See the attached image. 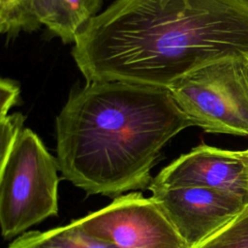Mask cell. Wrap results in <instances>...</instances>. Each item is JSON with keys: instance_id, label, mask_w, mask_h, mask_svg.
<instances>
[{"instance_id": "3", "label": "cell", "mask_w": 248, "mask_h": 248, "mask_svg": "<svg viewBox=\"0 0 248 248\" xmlns=\"http://www.w3.org/2000/svg\"><path fill=\"white\" fill-rule=\"evenodd\" d=\"M0 225L6 239L58 213L57 158L39 136L24 128L0 161Z\"/></svg>"}, {"instance_id": "2", "label": "cell", "mask_w": 248, "mask_h": 248, "mask_svg": "<svg viewBox=\"0 0 248 248\" xmlns=\"http://www.w3.org/2000/svg\"><path fill=\"white\" fill-rule=\"evenodd\" d=\"M191 126L168 88L89 81L71 93L56 117L59 170L88 195L144 190L162 149Z\"/></svg>"}, {"instance_id": "4", "label": "cell", "mask_w": 248, "mask_h": 248, "mask_svg": "<svg viewBox=\"0 0 248 248\" xmlns=\"http://www.w3.org/2000/svg\"><path fill=\"white\" fill-rule=\"evenodd\" d=\"M193 126L204 132L248 136V66L227 57L184 76L168 88Z\"/></svg>"}, {"instance_id": "5", "label": "cell", "mask_w": 248, "mask_h": 248, "mask_svg": "<svg viewBox=\"0 0 248 248\" xmlns=\"http://www.w3.org/2000/svg\"><path fill=\"white\" fill-rule=\"evenodd\" d=\"M78 220L87 232L117 248H188L155 201L140 192L120 195Z\"/></svg>"}, {"instance_id": "9", "label": "cell", "mask_w": 248, "mask_h": 248, "mask_svg": "<svg viewBox=\"0 0 248 248\" xmlns=\"http://www.w3.org/2000/svg\"><path fill=\"white\" fill-rule=\"evenodd\" d=\"M7 248H117L110 242L87 232L79 220L45 232L20 234Z\"/></svg>"}, {"instance_id": "8", "label": "cell", "mask_w": 248, "mask_h": 248, "mask_svg": "<svg viewBox=\"0 0 248 248\" xmlns=\"http://www.w3.org/2000/svg\"><path fill=\"white\" fill-rule=\"evenodd\" d=\"M103 0H35L39 21L64 44H75L88 22L101 12Z\"/></svg>"}, {"instance_id": "13", "label": "cell", "mask_w": 248, "mask_h": 248, "mask_svg": "<svg viewBox=\"0 0 248 248\" xmlns=\"http://www.w3.org/2000/svg\"><path fill=\"white\" fill-rule=\"evenodd\" d=\"M19 99V86L10 78L0 80V116L9 114L13 107L17 104Z\"/></svg>"}, {"instance_id": "12", "label": "cell", "mask_w": 248, "mask_h": 248, "mask_svg": "<svg viewBox=\"0 0 248 248\" xmlns=\"http://www.w3.org/2000/svg\"><path fill=\"white\" fill-rule=\"evenodd\" d=\"M1 132H0V145H1V160H3L13 148L19 134L24 129V116L19 113L7 114L0 116ZM0 160V161H1Z\"/></svg>"}, {"instance_id": "1", "label": "cell", "mask_w": 248, "mask_h": 248, "mask_svg": "<svg viewBox=\"0 0 248 248\" xmlns=\"http://www.w3.org/2000/svg\"><path fill=\"white\" fill-rule=\"evenodd\" d=\"M71 54L87 82L169 88L213 61L248 58V0H115Z\"/></svg>"}, {"instance_id": "14", "label": "cell", "mask_w": 248, "mask_h": 248, "mask_svg": "<svg viewBox=\"0 0 248 248\" xmlns=\"http://www.w3.org/2000/svg\"><path fill=\"white\" fill-rule=\"evenodd\" d=\"M234 152H235V155L238 157V159L242 162L247 178H248V149L242 150V151H234Z\"/></svg>"}, {"instance_id": "11", "label": "cell", "mask_w": 248, "mask_h": 248, "mask_svg": "<svg viewBox=\"0 0 248 248\" xmlns=\"http://www.w3.org/2000/svg\"><path fill=\"white\" fill-rule=\"evenodd\" d=\"M196 248H248V205L232 222Z\"/></svg>"}, {"instance_id": "10", "label": "cell", "mask_w": 248, "mask_h": 248, "mask_svg": "<svg viewBox=\"0 0 248 248\" xmlns=\"http://www.w3.org/2000/svg\"><path fill=\"white\" fill-rule=\"evenodd\" d=\"M42 26L35 0H0V32L8 39L20 32H33Z\"/></svg>"}, {"instance_id": "6", "label": "cell", "mask_w": 248, "mask_h": 248, "mask_svg": "<svg viewBox=\"0 0 248 248\" xmlns=\"http://www.w3.org/2000/svg\"><path fill=\"white\" fill-rule=\"evenodd\" d=\"M179 236L196 248L232 222L248 205L241 198L202 186L149 187Z\"/></svg>"}, {"instance_id": "7", "label": "cell", "mask_w": 248, "mask_h": 248, "mask_svg": "<svg viewBox=\"0 0 248 248\" xmlns=\"http://www.w3.org/2000/svg\"><path fill=\"white\" fill-rule=\"evenodd\" d=\"M202 186L241 198L248 203V178L234 151L200 144L165 167L149 187Z\"/></svg>"}, {"instance_id": "15", "label": "cell", "mask_w": 248, "mask_h": 248, "mask_svg": "<svg viewBox=\"0 0 248 248\" xmlns=\"http://www.w3.org/2000/svg\"><path fill=\"white\" fill-rule=\"evenodd\" d=\"M245 60H246V63H247V66H248V58H246V59H245Z\"/></svg>"}]
</instances>
